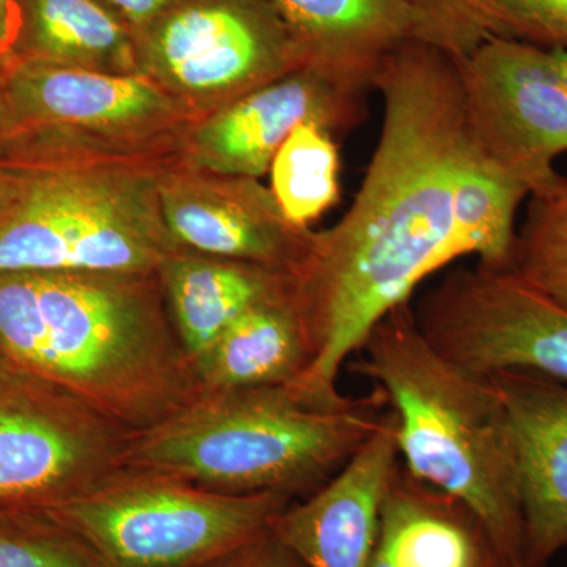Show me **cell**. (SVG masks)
Listing matches in <instances>:
<instances>
[{
  "label": "cell",
  "mask_w": 567,
  "mask_h": 567,
  "mask_svg": "<svg viewBox=\"0 0 567 567\" xmlns=\"http://www.w3.org/2000/svg\"><path fill=\"white\" fill-rule=\"evenodd\" d=\"M434 44L464 58L486 40L567 50V0H413Z\"/></svg>",
  "instance_id": "44dd1931"
},
{
  "label": "cell",
  "mask_w": 567,
  "mask_h": 567,
  "mask_svg": "<svg viewBox=\"0 0 567 567\" xmlns=\"http://www.w3.org/2000/svg\"><path fill=\"white\" fill-rule=\"evenodd\" d=\"M271 186L284 215L309 227L339 199V152L333 133L301 123L276 152Z\"/></svg>",
  "instance_id": "7402d4cb"
},
{
  "label": "cell",
  "mask_w": 567,
  "mask_h": 567,
  "mask_svg": "<svg viewBox=\"0 0 567 567\" xmlns=\"http://www.w3.org/2000/svg\"><path fill=\"white\" fill-rule=\"evenodd\" d=\"M134 431L17 371L0 388V513L52 509L125 466Z\"/></svg>",
  "instance_id": "9c48e42d"
},
{
  "label": "cell",
  "mask_w": 567,
  "mask_h": 567,
  "mask_svg": "<svg viewBox=\"0 0 567 567\" xmlns=\"http://www.w3.org/2000/svg\"><path fill=\"white\" fill-rule=\"evenodd\" d=\"M398 432L388 409L375 434L328 483L274 518L270 532L306 567H369L388 488L398 472Z\"/></svg>",
  "instance_id": "5bb4252c"
},
{
  "label": "cell",
  "mask_w": 567,
  "mask_h": 567,
  "mask_svg": "<svg viewBox=\"0 0 567 567\" xmlns=\"http://www.w3.org/2000/svg\"><path fill=\"white\" fill-rule=\"evenodd\" d=\"M104 2L110 3L112 9L125 17L134 29L162 13L175 0H104Z\"/></svg>",
  "instance_id": "4316f807"
},
{
  "label": "cell",
  "mask_w": 567,
  "mask_h": 567,
  "mask_svg": "<svg viewBox=\"0 0 567 567\" xmlns=\"http://www.w3.org/2000/svg\"><path fill=\"white\" fill-rule=\"evenodd\" d=\"M164 221L178 248L297 276L316 230L284 215L259 178L196 169L178 159L159 182Z\"/></svg>",
  "instance_id": "7c38bea8"
},
{
  "label": "cell",
  "mask_w": 567,
  "mask_h": 567,
  "mask_svg": "<svg viewBox=\"0 0 567 567\" xmlns=\"http://www.w3.org/2000/svg\"><path fill=\"white\" fill-rule=\"evenodd\" d=\"M167 309L193 364L249 306L295 276L181 249L158 270Z\"/></svg>",
  "instance_id": "d6986e66"
},
{
  "label": "cell",
  "mask_w": 567,
  "mask_h": 567,
  "mask_svg": "<svg viewBox=\"0 0 567 567\" xmlns=\"http://www.w3.org/2000/svg\"><path fill=\"white\" fill-rule=\"evenodd\" d=\"M18 144V128L11 115L9 100L0 76V162H7L13 155Z\"/></svg>",
  "instance_id": "f1b7e54d"
},
{
  "label": "cell",
  "mask_w": 567,
  "mask_h": 567,
  "mask_svg": "<svg viewBox=\"0 0 567 567\" xmlns=\"http://www.w3.org/2000/svg\"><path fill=\"white\" fill-rule=\"evenodd\" d=\"M365 115L364 92L301 66L200 117L183 137L181 159L196 169L260 178L301 123L347 133Z\"/></svg>",
  "instance_id": "4fadbf2b"
},
{
  "label": "cell",
  "mask_w": 567,
  "mask_h": 567,
  "mask_svg": "<svg viewBox=\"0 0 567 567\" xmlns=\"http://www.w3.org/2000/svg\"><path fill=\"white\" fill-rule=\"evenodd\" d=\"M0 353L134 432L203 393L158 271L0 274Z\"/></svg>",
  "instance_id": "7a4b0ae2"
},
{
  "label": "cell",
  "mask_w": 567,
  "mask_h": 567,
  "mask_svg": "<svg viewBox=\"0 0 567 567\" xmlns=\"http://www.w3.org/2000/svg\"><path fill=\"white\" fill-rule=\"evenodd\" d=\"M203 567H306L300 558L289 550L268 529L264 535L244 546L227 551Z\"/></svg>",
  "instance_id": "d4e9b609"
},
{
  "label": "cell",
  "mask_w": 567,
  "mask_h": 567,
  "mask_svg": "<svg viewBox=\"0 0 567 567\" xmlns=\"http://www.w3.org/2000/svg\"><path fill=\"white\" fill-rule=\"evenodd\" d=\"M295 498L233 495L155 470L122 466L91 494L44 509L107 567H203L270 529Z\"/></svg>",
  "instance_id": "8992f818"
},
{
  "label": "cell",
  "mask_w": 567,
  "mask_h": 567,
  "mask_svg": "<svg viewBox=\"0 0 567 567\" xmlns=\"http://www.w3.org/2000/svg\"><path fill=\"white\" fill-rule=\"evenodd\" d=\"M369 567L514 566L468 507L399 464Z\"/></svg>",
  "instance_id": "e0dca14e"
},
{
  "label": "cell",
  "mask_w": 567,
  "mask_h": 567,
  "mask_svg": "<svg viewBox=\"0 0 567 567\" xmlns=\"http://www.w3.org/2000/svg\"><path fill=\"white\" fill-rule=\"evenodd\" d=\"M181 152L145 156H25L24 185L0 218V274H156L181 251L164 221L159 182Z\"/></svg>",
  "instance_id": "5b68a950"
},
{
  "label": "cell",
  "mask_w": 567,
  "mask_h": 567,
  "mask_svg": "<svg viewBox=\"0 0 567 567\" xmlns=\"http://www.w3.org/2000/svg\"><path fill=\"white\" fill-rule=\"evenodd\" d=\"M20 7L13 59L100 73H140L133 25L104 0H20Z\"/></svg>",
  "instance_id": "ffe728a7"
},
{
  "label": "cell",
  "mask_w": 567,
  "mask_h": 567,
  "mask_svg": "<svg viewBox=\"0 0 567 567\" xmlns=\"http://www.w3.org/2000/svg\"><path fill=\"white\" fill-rule=\"evenodd\" d=\"M516 447L525 567H547L567 548V383L536 372L488 375Z\"/></svg>",
  "instance_id": "9a60e30c"
},
{
  "label": "cell",
  "mask_w": 567,
  "mask_h": 567,
  "mask_svg": "<svg viewBox=\"0 0 567 567\" xmlns=\"http://www.w3.org/2000/svg\"><path fill=\"white\" fill-rule=\"evenodd\" d=\"M514 270L567 309V177L532 194L517 233Z\"/></svg>",
  "instance_id": "603a6c76"
},
{
  "label": "cell",
  "mask_w": 567,
  "mask_h": 567,
  "mask_svg": "<svg viewBox=\"0 0 567 567\" xmlns=\"http://www.w3.org/2000/svg\"><path fill=\"white\" fill-rule=\"evenodd\" d=\"M21 156H145L182 151L199 117L142 74L13 59L0 71Z\"/></svg>",
  "instance_id": "52a82bcc"
},
{
  "label": "cell",
  "mask_w": 567,
  "mask_h": 567,
  "mask_svg": "<svg viewBox=\"0 0 567 567\" xmlns=\"http://www.w3.org/2000/svg\"><path fill=\"white\" fill-rule=\"evenodd\" d=\"M374 89L383 125L363 185L341 221L316 233L295 276L315 354L290 385L322 401L341 398V369L425 278L465 256L513 267L516 215L529 197L473 134L456 55L410 41Z\"/></svg>",
  "instance_id": "6da1fadb"
},
{
  "label": "cell",
  "mask_w": 567,
  "mask_h": 567,
  "mask_svg": "<svg viewBox=\"0 0 567 567\" xmlns=\"http://www.w3.org/2000/svg\"><path fill=\"white\" fill-rule=\"evenodd\" d=\"M305 66L368 93L388 59L410 41L432 43L413 0H271Z\"/></svg>",
  "instance_id": "2e32d148"
},
{
  "label": "cell",
  "mask_w": 567,
  "mask_h": 567,
  "mask_svg": "<svg viewBox=\"0 0 567 567\" xmlns=\"http://www.w3.org/2000/svg\"><path fill=\"white\" fill-rule=\"evenodd\" d=\"M20 25V0H0V71L13 59Z\"/></svg>",
  "instance_id": "484cf974"
},
{
  "label": "cell",
  "mask_w": 567,
  "mask_h": 567,
  "mask_svg": "<svg viewBox=\"0 0 567 567\" xmlns=\"http://www.w3.org/2000/svg\"><path fill=\"white\" fill-rule=\"evenodd\" d=\"M354 354L350 371L393 410L406 472L468 507L507 561L525 567L516 447L492 380L436 352L410 303L388 312Z\"/></svg>",
  "instance_id": "3957f363"
},
{
  "label": "cell",
  "mask_w": 567,
  "mask_h": 567,
  "mask_svg": "<svg viewBox=\"0 0 567 567\" xmlns=\"http://www.w3.org/2000/svg\"><path fill=\"white\" fill-rule=\"evenodd\" d=\"M457 59L481 147L529 196L546 192L567 152V50L492 39Z\"/></svg>",
  "instance_id": "8fae6325"
},
{
  "label": "cell",
  "mask_w": 567,
  "mask_h": 567,
  "mask_svg": "<svg viewBox=\"0 0 567 567\" xmlns=\"http://www.w3.org/2000/svg\"><path fill=\"white\" fill-rule=\"evenodd\" d=\"M312 341L289 286L260 298L196 361L203 391L287 385L312 361Z\"/></svg>",
  "instance_id": "ac0fdd59"
},
{
  "label": "cell",
  "mask_w": 567,
  "mask_h": 567,
  "mask_svg": "<svg viewBox=\"0 0 567 567\" xmlns=\"http://www.w3.org/2000/svg\"><path fill=\"white\" fill-rule=\"evenodd\" d=\"M0 567H107L95 548L41 511L0 513Z\"/></svg>",
  "instance_id": "cb8c5ba5"
},
{
  "label": "cell",
  "mask_w": 567,
  "mask_h": 567,
  "mask_svg": "<svg viewBox=\"0 0 567 567\" xmlns=\"http://www.w3.org/2000/svg\"><path fill=\"white\" fill-rule=\"evenodd\" d=\"M385 393L327 402L292 385L203 391L173 416L134 432L126 466L223 494L305 498L375 434Z\"/></svg>",
  "instance_id": "277c9868"
},
{
  "label": "cell",
  "mask_w": 567,
  "mask_h": 567,
  "mask_svg": "<svg viewBox=\"0 0 567 567\" xmlns=\"http://www.w3.org/2000/svg\"><path fill=\"white\" fill-rule=\"evenodd\" d=\"M17 369L11 368L9 361L6 360L2 353H0V388L6 385L7 382L14 375Z\"/></svg>",
  "instance_id": "f546056e"
},
{
  "label": "cell",
  "mask_w": 567,
  "mask_h": 567,
  "mask_svg": "<svg viewBox=\"0 0 567 567\" xmlns=\"http://www.w3.org/2000/svg\"><path fill=\"white\" fill-rule=\"evenodd\" d=\"M24 174L13 162H0V218L9 212L21 194Z\"/></svg>",
  "instance_id": "83f0119b"
},
{
  "label": "cell",
  "mask_w": 567,
  "mask_h": 567,
  "mask_svg": "<svg viewBox=\"0 0 567 567\" xmlns=\"http://www.w3.org/2000/svg\"><path fill=\"white\" fill-rule=\"evenodd\" d=\"M415 316L436 352L465 371H528L567 383V309L513 267L457 268Z\"/></svg>",
  "instance_id": "30bf717a"
},
{
  "label": "cell",
  "mask_w": 567,
  "mask_h": 567,
  "mask_svg": "<svg viewBox=\"0 0 567 567\" xmlns=\"http://www.w3.org/2000/svg\"><path fill=\"white\" fill-rule=\"evenodd\" d=\"M134 43L140 74L199 118L305 66L271 0H175Z\"/></svg>",
  "instance_id": "ba28073f"
}]
</instances>
